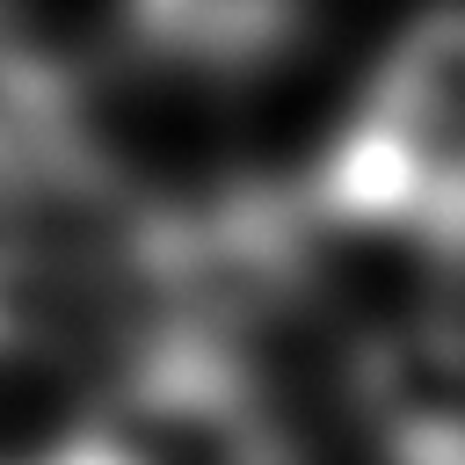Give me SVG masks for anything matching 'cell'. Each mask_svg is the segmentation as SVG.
I'll return each instance as SVG.
<instances>
[{
  "mask_svg": "<svg viewBox=\"0 0 465 465\" xmlns=\"http://www.w3.org/2000/svg\"><path fill=\"white\" fill-rule=\"evenodd\" d=\"M305 225V305L320 269L371 254L421 291L465 283V0L414 15L327 153L291 182Z\"/></svg>",
  "mask_w": 465,
  "mask_h": 465,
  "instance_id": "6da1fadb",
  "label": "cell"
},
{
  "mask_svg": "<svg viewBox=\"0 0 465 465\" xmlns=\"http://www.w3.org/2000/svg\"><path fill=\"white\" fill-rule=\"evenodd\" d=\"M182 334L174 196H138L124 174L94 196L0 218V371L102 356V371Z\"/></svg>",
  "mask_w": 465,
  "mask_h": 465,
  "instance_id": "7a4b0ae2",
  "label": "cell"
},
{
  "mask_svg": "<svg viewBox=\"0 0 465 465\" xmlns=\"http://www.w3.org/2000/svg\"><path fill=\"white\" fill-rule=\"evenodd\" d=\"M87 465H305L298 421L247 341L153 334L124 349L65 429Z\"/></svg>",
  "mask_w": 465,
  "mask_h": 465,
  "instance_id": "3957f363",
  "label": "cell"
},
{
  "mask_svg": "<svg viewBox=\"0 0 465 465\" xmlns=\"http://www.w3.org/2000/svg\"><path fill=\"white\" fill-rule=\"evenodd\" d=\"M116 182L87 80L51 36L0 7V218L51 211Z\"/></svg>",
  "mask_w": 465,
  "mask_h": 465,
  "instance_id": "277c9868",
  "label": "cell"
},
{
  "mask_svg": "<svg viewBox=\"0 0 465 465\" xmlns=\"http://www.w3.org/2000/svg\"><path fill=\"white\" fill-rule=\"evenodd\" d=\"M312 22V0H116V36L167 80H254Z\"/></svg>",
  "mask_w": 465,
  "mask_h": 465,
  "instance_id": "5b68a950",
  "label": "cell"
},
{
  "mask_svg": "<svg viewBox=\"0 0 465 465\" xmlns=\"http://www.w3.org/2000/svg\"><path fill=\"white\" fill-rule=\"evenodd\" d=\"M22 465H87V458H80V450H73V443H65V436H58V443H51V450H36V458H22Z\"/></svg>",
  "mask_w": 465,
  "mask_h": 465,
  "instance_id": "8992f818",
  "label": "cell"
}]
</instances>
